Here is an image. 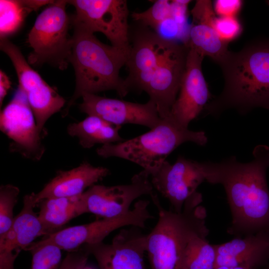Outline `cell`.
<instances>
[{"label": "cell", "instance_id": "cell-20", "mask_svg": "<svg viewBox=\"0 0 269 269\" xmlns=\"http://www.w3.org/2000/svg\"><path fill=\"white\" fill-rule=\"evenodd\" d=\"M35 206L32 193L25 195L22 209L14 217L8 231L0 237V252H20L25 250L36 238L47 235L38 214L34 211Z\"/></svg>", "mask_w": 269, "mask_h": 269}, {"label": "cell", "instance_id": "cell-36", "mask_svg": "<svg viewBox=\"0 0 269 269\" xmlns=\"http://www.w3.org/2000/svg\"><path fill=\"white\" fill-rule=\"evenodd\" d=\"M268 269H269V267L268 268Z\"/></svg>", "mask_w": 269, "mask_h": 269}, {"label": "cell", "instance_id": "cell-1", "mask_svg": "<svg viewBox=\"0 0 269 269\" xmlns=\"http://www.w3.org/2000/svg\"><path fill=\"white\" fill-rule=\"evenodd\" d=\"M253 155L247 163L234 156L219 162H201L205 181L225 189L232 216L227 231L235 237L269 232V147L257 145Z\"/></svg>", "mask_w": 269, "mask_h": 269}, {"label": "cell", "instance_id": "cell-18", "mask_svg": "<svg viewBox=\"0 0 269 269\" xmlns=\"http://www.w3.org/2000/svg\"><path fill=\"white\" fill-rule=\"evenodd\" d=\"M214 246L216 251L215 268L246 267L258 269L269 261V232L235 237Z\"/></svg>", "mask_w": 269, "mask_h": 269}, {"label": "cell", "instance_id": "cell-6", "mask_svg": "<svg viewBox=\"0 0 269 269\" xmlns=\"http://www.w3.org/2000/svg\"><path fill=\"white\" fill-rule=\"evenodd\" d=\"M67 3L65 0H54L37 17L28 35V43L32 49L27 58L30 65L47 63L61 70L67 69L72 47Z\"/></svg>", "mask_w": 269, "mask_h": 269}, {"label": "cell", "instance_id": "cell-3", "mask_svg": "<svg viewBox=\"0 0 269 269\" xmlns=\"http://www.w3.org/2000/svg\"><path fill=\"white\" fill-rule=\"evenodd\" d=\"M71 19L73 26L70 58L74 69L76 86L73 95L62 113L66 117L71 107L85 93L114 90L123 97L129 92L120 76L129 54L101 42L81 23Z\"/></svg>", "mask_w": 269, "mask_h": 269}, {"label": "cell", "instance_id": "cell-5", "mask_svg": "<svg viewBox=\"0 0 269 269\" xmlns=\"http://www.w3.org/2000/svg\"><path fill=\"white\" fill-rule=\"evenodd\" d=\"M186 142L203 146L207 137L204 132L190 131L166 118L146 133L118 143L103 145L96 152L103 158L116 157L134 162L150 177L174 150Z\"/></svg>", "mask_w": 269, "mask_h": 269}, {"label": "cell", "instance_id": "cell-8", "mask_svg": "<svg viewBox=\"0 0 269 269\" xmlns=\"http://www.w3.org/2000/svg\"><path fill=\"white\" fill-rule=\"evenodd\" d=\"M0 49L10 59L17 75L18 89L25 95L43 134L45 123L61 111L65 100L30 66L19 48L7 38H0Z\"/></svg>", "mask_w": 269, "mask_h": 269}, {"label": "cell", "instance_id": "cell-26", "mask_svg": "<svg viewBox=\"0 0 269 269\" xmlns=\"http://www.w3.org/2000/svg\"><path fill=\"white\" fill-rule=\"evenodd\" d=\"M25 251L32 254L31 269H59L62 250L55 245L32 244Z\"/></svg>", "mask_w": 269, "mask_h": 269}, {"label": "cell", "instance_id": "cell-16", "mask_svg": "<svg viewBox=\"0 0 269 269\" xmlns=\"http://www.w3.org/2000/svg\"><path fill=\"white\" fill-rule=\"evenodd\" d=\"M79 104L80 110L88 116H95L115 125L132 124L141 125L152 129L162 119L157 107L149 100L144 104L128 102L85 93Z\"/></svg>", "mask_w": 269, "mask_h": 269}, {"label": "cell", "instance_id": "cell-14", "mask_svg": "<svg viewBox=\"0 0 269 269\" xmlns=\"http://www.w3.org/2000/svg\"><path fill=\"white\" fill-rule=\"evenodd\" d=\"M188 48L179 93L167 117L185 128L205 109L211 97L202 70L204 56Z\"/></svg>", "mask_w": 269, "mask_h": 269}, {"label": "cell", "instance_id": "cell-33", "mask_svg": "<svg viewBox=\"0 0 269 269\" xmlns=\"http://www.w3.org/2000/svg\"><path fill=\"white\" fill-rule=\"evenodd\" d=\"M11 87L9 77L1 70L0 71V105L1 107L3 100Z\"/></svg>", "mask_w": 269, "mask_h": 269}, {"label": "cell", "instance_id": "cell-19", "mask_svg": "<svg viewBox=\"0 0 269 269\" xmlns=\"http://www.w3.org/2000/svg\"><path fill=\"white\" fill-rule=\"evenodd\" d=\"M110 170L103 166H95L87 161L69 170H60L37 193H32L36 206L48 198L72 197L81 195L87 188L107 176Z\"/></svg>", "mask_w": 269, "mask_h": 269}, {"label": "cell", "instance_id": "cell-25", "mask_svg": "<svg viewBox=\"0 0 269 269\" xmlns=\"http://www.w3.org/2000/svg\"><path fill=\"white\" fill-rule=\"evenodd\" d=\"M31 10L24 0H0V37L7 38L16 32Z\"/></svg>", "mask_w": 269, "mask_h": 269}, {"label": "cell", "instance_id": "cell-11", "mask_svg": "<svg viewBox=\"0 0 269 269\" xmlns=\"http://www.w3.org/2000/svg\"><path fill=\"white\" fill-rule=\"evenodd\" d=\"M149 177L143 170L135 174L127 184L92 186L82 194L85 213L108 218L127 212L135 199L143 195L151 196L154 194Z\"/></svg>", "mask_w": 269, "mask_h": 269}, {"label": "cell", "instance_id": "cell-2", "mask_svg": "<svg viewBox=\"0 0 269 269\" xmlns=\"http://www.w3.org/2000/svg\"><path fill=\"white\" fill-rule=\"evenodd\" d=\"M225 80L221 94L209 102L206 114L218 116L235 109L242 114L256 108L269 110V40L229 51L219 64Z\"/></svg>", "mask_w": 269, "mask_h": 269}, {"label": "cell", "instance_id": "cell-10", "mask_svg": "<svg viewBox=\"0 0 269 269\" xmlns=\"http://www.w3.org/2000/svg\"><path fill=\"white\" fill-rule=\"evenodd\" d=\"M0 129L11 140V152L32 160L41 159L45 150L42 142L43 134L25 95L19 89L0 112Z\"/></svg>", "mask_w": 269, "mask_h": 269}, {"label": "cell", "instance_id": "cell-35", "mask_svg": "<svg viewBox=\"0 0 269 269\" xmlns=\"http://www.w3.org/2000/svg\"><path fill=\"white\" fill-rule=\"evenodd\" d=\"M79 269H96L92 266L87 265V264H86L85 266L79 268Z\"/></svg>", "mask_w": 269, "mask_h": 269}, {"label": "cell", "instance_id": "cell-31", "mask_svg": "<svg viewBox=\"0 0 269 269\" xmlns=\"http://www.w3.org/2000/svg\"><path fill=\"white\" fill-rule=\"evenodd\" d=\"M242 5L241 0H217L214 2L213 8L219 16H236Z\"/></svg>", "mask_w": 269, "mask_h": 269}, {"label": "cell", "instance_id": "cell-7", "mask_svg": "<svg viewBox=\"0 0 269 269\" xmlns=\"http://www.w3.org/2000/svg\"><path fill=\"white\" fill-rule=\"evenodd\" d=\"M149 203L148 200H139L132 210L122 215L57 231L32 244H51L62 250L72 252L85 245L102 242L111 233L122 227L144 228L145 223L153 218L148 210Z\"/></svg>", "mask_w": 269, "mask_h": 269}, {"label": "cell", "instance_id": "cell-27", "mask_svg": "<svg viewBox=\"0 0 269 269\" xmlns=\"http://www.w3.org/2000/svg\"><path fill=\"white\" fill-rule=\"evenodd\" d=\"M132 18L140 25L156 31L164 22L172 17L171 1L157 0L146 10L133 12Z\"/></svg>", "mask_w": 269, "mask_h": 269}, {"label": "cell", "instance_id": "cell-24", "mask_svg": "<svg viewBox=\"0 0 269 269\" xmlns=\"http://www.w3.org/2000/svg\"><path fill=\"white\" fill-rule=\"evenodd\" d=\"M216 251L206 237L196 236L189 244L181 269H215Z\"/></svg>", "mask_w": 269, "mask_h": 269}, {"label": "cell", "instance_id": "cell-17", "mask_svg": "<svg viewBox=\"0 0 269 269\" xmlns=\"http://www.w3.org/2000/svg\"><path fill=\"white\" fill-rule=\"evenodd\" d=\"M146 241L147 235L131 226L120 230L111 244L102 242L85 246L95 258L99 269H145Z\"/></svg>", "mask_w": 269, "mask_h": 269}, {"label": "cell", "instance_id": "cell-13", "mask_svg": "<svg viewBox=\"0 0 269 269\" xmlns=\"http://www.w3.org/2000/svg\"><path fill=\"white\" fill-rule=\"evenodd\" d=\"M151 183L169 202L172 211L180 212L186 200L205 181L201 162L179 156L174 164L165 161L152 175Z\"/></svg>", "mask_w": 269, "mask_h": 269}, {"label": "cell", "instance_id": "cell-9", "mask_svg": "<svg viewBox=\"0 0 269 269\" xmlns=\"http://www.w3.org/2000/svg\"><path fill=\"white\" fill-rule=\"evenodd\" d=\"M76 9L71 18L93 33L104 34L112 45L130 51L129 14L125 0H67Z\"/></svg>", "mask_w": 269, "mask_h": 269}, {"label": "cell", "instance_id": "cell-29", "mask_svg": "<svg viewBox=\"0 0 269 269\" xmlns=\"http://www.w3.org/2000/svg\"><path fill=\"white\" fill-rule=\"evenodd\" d=\"M213 26L221 39L228 43L237 38L243 30L236 16H216Z\"/></svg>", "mask_w": 269, "mask_h": 269}, {"label": "cell", "instance_id": "cell-21", "mask_svg": "<svg viewBox=\"0 0 269 269\" xmlns=\"http://www.w3.org/2000/svg\"><path fill=\"white\" fill-rule=\"evenodd\" d=\"M121 128L98 117L88 116L82 121L70 124L67 132L70 136L78 138L82 147L90 148L96 144L103 145L124 141L119 133Z\"/></svg>", "mask_w": 269, "mask_h": 269}, {"label": "cell", "instance_id": "cell-22", "mask_svg": "<svg viewBox=\"0 0 269 269\" xmlns=\"http://www.w3.org/2000/svg\"><path fill=\"white\" fill-rule=\"evenodd\" d=\"M82 194L72 197L45 199L38 203L40 209L38 217L47 235L55 232V230L72 219L85 213Z\"/></svg>", "mask_w": 269, "mask_h": 269}, {"label": "cell", "instance_id": "cell-12", "mask_svg": "<svg viewBox=\"0 0 269 269\" xmlns=\"http://www.w3.org/2000/svg\"><path fill=\"white\" fill-rule=\"evenodd\" d=\"M141 26L130 40V51L126 64L129 74L125 79L129 92L131 90L145 91L154 70L174 42Z\"/></svg>", "mask_w": 269, "mask_h": 269}, {"label": "cell", "instance_id": "cell-28", "mask_svg": "<svg viewBox=\"0 0 269 269\" xmlns=\"http://www.w3.org/2000/svg\"><path fill=\"white\" fill-rule=\"evenodd\" d=\"M19 188L12 184H6L0 187V237L10 228L13 221L14 208L17 202Z\"/></svg>", "mask_w": 269, "mask_h": 269}, {"label": "cell", "instance_id": "cell-23", "mask_svg": "<svg viewBox=\"0 0 269 269\" xmlns=\"http://www.w3.org/2000/svg\"><path fill=\"white\" fill-rule=\"evenodd\" d=\"M213 20L192 23L185 45L203 56H209L219 64L229 51L228 43L221 39L214 28Z\"/></svg>", "mask_w": 269, "mask_h": 269}, {"label": "cell", "instance_id": "cell-32", "mask_svg": "<svg viewBox=\"0 0 269 269\" xmlns=\"http://www.w3.org/2000/svg\"><path fill=\"white\" fill-rule=\"evenodd\" d=\"M19 253L17 251L0 252V269H14V261Z\"/></svg>", "mask_w": 269, "mask_h": 269}, {"label": "cell", "instance_id": "cell-34", "mask_svg": "<svg viewBox=\"0 0 269 269\" xmlns=\"http://www.w3.org/2000/svg\"><path fill=\"white\" fill-rule=\"evenodd\" d=\"M215 269H254L246 267H219L216 268Z\"/></svg>", "mask_w": 269, "mask_h": 269}, {"label": "cell", "instance_id": "cell-4", "mask_svg": "<svg viewBox=\"0 0 269 269\" xmlns=\"http://www.w3.org/2000/svg\"><path fill=\"white\" fill-rule=\"evenodd\" d=\"M151 199L158 211V219L147 235L146 252L152 269H181L185 251L193 238L207 237L205 208L200 205L201 193L196 192L185 202L182 210H167L157 195Z\"/></svg>", "mask_w": 269, "mask_h": 269}, {"label": "cell", "instance_id": "cell-30", "mask_svg": "<svg viewBox=\"0 0 269 269\" xmlns=\"http://www.w3.org/2000/svg\"><path fill=\"white\" fill-rule=\"evenodd\" d=\"M90 252L86 246L69 252L62 261L59 269H79L87 264Z\"/></svg>", "mask_w": 269, "mask_h": 269}, {"label": "cell", "instance_id": "cell-15", "mask_svg": "<svg viewBox=\"0 0 269 269\" xmlns=\"http://www.w3.org/2000/svg\"><path fill=\"white\" fill-rule=\"evenodd\" d=\"M188 50L186 45L174 42L154 70L145 90L161 119L169 116L178 95Z\"/></svg>", "mask_w": 269, "mask_h": 269}]
</instances>
